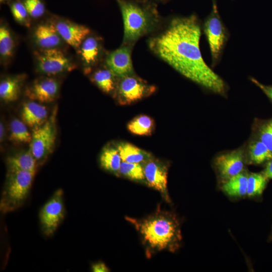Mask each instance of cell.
<instances>
[{
    "mask_svg": "<svg viewBox=\"0 0 272 272\" xmlns=\"http://www.w3.org/2000/svg\"><path fill=\"white\" fill-rule=\"evenodd\" d=\"M5 126L3 122L0 123V141L1 142H3L5 138Z\"/></svg>",
    "mask_w": 272,
    "mask_h": 272,
    "instance_id": "d590c367",
    "label": "cell"
},
{
    "mask_svg": "<svg viewBox=\"0 0 272 272\" xmlns=\"http://www.w3.org/2000/svg\"><path fill=\"white\" fill-rule=\"evenodd\" d=\"M131 47L130 46L123 45L110 52L106 57V66L118 78L133 74Z\"/></svg>",
    "mask_w": 272,
    "mask_h": 272,
    "instance_id": "7c38bea8",
    "label": "cell"
},
{
    "mask_svg": "<svg viewBox=\"0 0 272 272\" xmlns=\"http://www.w3.org/2000/svg\"><path fill=\"white\" fill-rule=\"evenodd\" d=\"M10 9L14 19L18 23L27 27L30 26V17L23 2L19 0L13 2Z\"/></svg>",
    "mask_w": 272,
    "mask_h": 272,
    "instance_id": "f546056e",
    "label": "cell"
},
{
    "mask_svg": "<svg viewBox=\"0 0 272 272\" xmlns=\"http://www.w3.org/2000/svg\"><path fill=\"white\" fill-rule=\"evenodd\" d=\"M118 78L107 66L98 69L92 75V80L104 92L115 94Z\"/></svg>",
    "mask_w": 272,
    "mask_h": 272,
    "instance_id": "7402d4cb",
    "label": "cell"
},
{
    "mask_svg": "<svg viewBox=\"0 0 272 272\" xmlns=\"http://www.w3.org/2000/svg\"><path fill=\"white\" fill-rule=\"evenodd\" d=\"M63 195L61 189L56 190L39 212L41 229L45 236L53 235L64 218L65 209Z\"/></svg>",
    "mask_w": 272,
    "mask_h": 272,
    "instance_id": "9c48e42d",
    "label": "cell"
},
{
    "mask_svg": "<svg viewBox=\"0 0 272 272\" xmlns=\"http://www.w3.org/2000/svg\"><path fill=\"white\" fill-rule=\"evenodd\" d=\"M248 176L243 173L231 177L223 184L222 189L231 196H241L247 193Z\"/></svg>",
    "mask_w": 272,
    "mask_h": 272,
    "instance_id": "cb8c5ba5",
    "label": "cell"
},
{
    "mask_svg": "<svg viewBox=\"0 0 272 272\" xmlns=\"http://www.w3.org/2000/svg\"><path fill=\"white\" fill-rule=\"evenodd\" d=\"M79 49V54L86 73L99 62L102 52V47L99 38L87 36L82 43Z\"/></svg>",
    "mask_w": 272,
    "mask_h": 272,
    "instance_id": "2e32d148",
    "label": "cell"
},
{
    "mask_svg": "<svg viewBox=\"0 0 272 272\" xmlns=\"http://www.w3.org/2000/svg\"><path fill=\"white\" fill-rule=\"evenodd\" d=\"M146 184L158 190L163 198L170 202L167 191L168 167L164 162L153 157L142 164Z\"/></svg>",
    "mask_w": 272,
    "mask_h": 272,
    "instance_id": "30bf717a",
    "label": "cell"
},
{
    "mask_svg": "<svg viewBox=\"0 0 272 272\" xmlns=\"http://www.w3.org/2000/svg\"><path fill=\"white\" fill-rule=\"evenodd\" d=\"M5 1V0H0V2H1V3H3V2H4Z\"/></svg>",
    "mask_w": 272,
    "mask_h": 272,
    "instance_id": "8d00e7d4",
    "label": "cell"
},
{
    "mask_svg": "<svg viewBox=\"0 0 272 272\" xmlns=\"http://www.w3.org/2000/svg\"><path fill=\"white\" fill-rule=\"evenodd\" d=\"M53 23L63 41L77 50L90 33L87 27L67 20L60 19Z\"/></svg>",
    "mask_w": 272,
    "mask_h": 272,
    "instance_id": "4fadbf2b",
    "label": "cell"
},
{
    "mask_svg": "<svg viewBox=\"0 0 272 272\" xmlns=\"http://www.w3.org/2000/svg\"><path fill=\"white\" fill-rule=\"evenodd\" d=\"M119 176L131 180L146 184L143 166L141 164L122 161L119 168Z\"/></svg>",
    "mask_w": 272,
    "mask_h": 272,
    "instance_id": "4316f807",
    "label": "cell"
},
{
    "mask_svg": "<svg viewBox=\"0 0 272 272\" xmlns=\"http://www.w3.org/2000/svg\"><path fill=\"white\" fill-rule=\"evenodd\" d=\"M212 1V11L205 19L203 30L210 47L212 65L215 66L221 60L229 33L220 16L216 1Z\"/></svg>",
    "mask_w": 272,
    "mask_h": 272,
    "instance_id": "5b68a950",
    "label": "cell"
},
{
    "mask_svg": "<svg viewBox=\"0 0 272 272\" xmlns=\"http://www.w3.org/2000/svg\"><path fill=\"white\" fill-rule=\"evenodd\" d=\"M201 27L195 15L176 17L151 38V50L185 78L213 93L225 95V81L206 63L199 48Z\"/></svg>",
    "mask_w": 272,
    "mask_h": 272,
    "instance_id": "6da1fadb",
    "label": "cell"
},
{
    "mask_svg": "<svg viewBox=\"0 0 272 272\" xmlns=\"http://www.w3.org/2000/svg\"><path fill=\"white\" fill-rule=\"evenodd\" d=\"M124 27L123 45L132 46L160 24L157 5L149 0H117Z\"/></svg>",
    "mask_w": 272,
    "mask_h": 272,
    "instance_id": "3957f363",
    "label": "cell"
},
{
    "mask_svg": "<svg viewBox=\"0 0 272 272\" xmlns=\"http://www.w3.org/2000/svg\"><path fill=\"white\" fill-rule=\"evenodd\" d=\"M8 170H20L35 173L38 165L29 150L22 151L7 159Z\"/></svg>",
    "mask_w": 272,
    "mask_h": 272,
    "instance_id": "ffe728a7",
    "label": "cell"
},
{
    "mask_svg": "<svg viewBox=\"0 0 272 272\" xmlns=\"http://www.w3.org/2000/svg\"><path fill=\"white\" fill-rule=\"evenodd\" d=\"M34 54L37 72L47 76L71 72L76 67L72 60L59 48L38 49Z\"/></svg>",
    "mask_w": 272,
    "mask_h": 272,
    "instance_id": "52a82bcc",
    "label": "cell"
},
{
    "mask_svg": "<svg viewBox=\"0 0 272 272\" xmlns=\"http://www.w3.org/2000/svg\"><path fill=\"white\" fill-rule=\"evenodd\" d=\"M125 219L139 232L147 257L165 250L174 252L179 248L181 240L180 225L172 213L162 210L158 206L156 211L145 218Z\"/></svg>",
    "mask_w": 272,
    "mask_h": 272,
    "instance_id": "7a4b0ae2",
    "label": "cell"
},
{
    "mask_svg": "<svg viewBox=\"0 0 272 272\" xmlns=\"http://www.w3.org/2000/svg\"><path fill=\"white\" fill-rule=\"evenodd\" d=\"M116 147L122 161L142 164L153 157L150 153L127 142H120Z\"/></svg>",
    "mask_w": 272,
    "mask_h": 272,
    "instance_id": "d6986e66",
    "label": "cell"
},
{
    "mask_svg": "<svg viewBox=\"0 0 272 272\" xmlns=\"http://www.w3.org/2000/svg\"><path fill=\"white\" fill-rule=\"evenodd\" d=\"M262 173L267 179H272V160L267 163Z\"/></svg>",
    "mask_w": 272,
    "mask_h": 272,
    "instance_id": "e575fe53",
    "label": "cell"
},
{
    "mask_svg": "<svg viewBox=\"0 0 272 272\" xmlns=\"http://www.w3.org/2000/svg\"><path fill=\"white\" fill-rule=\"evenodd\" d=\"M16 47L14 37L9 28L5 25L0 27V56L3 62L6 63L12 57Z\"/></svg>",
    "mask_w": 272,
    "mask_h": 272,
    "instance_id": "603a6c76",
    "label": "cell"
},
{
    "mask_svg": "<svg viewBox=\"0 0 272 272\" xmlns=\"http://www.w3.org/2000/svg\"><path fill=\"white\" fill-rule=\"evenodd\" d=\"M32 39L39 49L59 48L64 42L53 22H44L38 25L32 33Z\"/></svg>",
    "mask_w": 272,
    "mask_h": 272,
    "instance_id": "9a60e30c",
    "label": "cell"
},
{
    "mask_svg": "<svg viewBox=\"0 0 272 272\" xmlns=\"http://www.w3.org/2000/svg\"><path fill=\"white\" fill-rule=\"evenodd\" d=\"M23 3L31 18L37 19L44 15L45 8L41 0H24Z\"/></svg>",
    "mask_w": 272,
    "mask_h": 272,
    "instance_id": "4dcf8cb0",
    "label": "cell"
},
{
    "mask_svg": "<svg viewBox=\"0 0 272 272\" xmlns=\"http://www.w3.org/2000/svg\"><path fill=\"white\" fill-rule=\"evenodd\" d=\"M9 140L15 144L30 143L32 133L28 130L27 124L18 118L13 119L10 123Z\"/></svg>",
    "mask_w": 272,
    "mask_h": 272,
    "instance_id": "d4e9b609",
    "label": "cell"
},
{
    "mask_svg": "<svg viewBox=\"0 0 272 272\" xmlns=\"http://www.w3.org/2000/svg\"><path fill=\"white\" fill-rule=\"evenodd\" d=\"M215 165L220 176L226 180L240 173L244 166V156L241 149L221 154L216 157Z\"/></svg>",
    "mask_w": 272,
    "mask_h": 272,
    "instance_id": "5bb4252c",
    "label": "cell"
},
{
    "mask_svg": "<svg viewBox=\"0 0 272 272\" xmlns=\"http://www.w3.org/2000/svg\"><path fill=\"white\" fill-rule=\"evenodd\" d=\"M153 119L147 115H140L134 117L127 125V129L138 135H151L154 129Z\"/></svg>",
    "mask_w": 272,
    "mask_h": 272,
    "instance_id": "484cf974",
    "label": "cell"
},
{
    "mask_svg": "<svg viewBox=\"0 0 272 272\" xmlns=\"http://www.w3.org/2000/svg\"><path fill=\"white\" fill-rule=\"evenodd\" d=\"M35 173L24 170H8L0 202L2 212H11L22 206L29 194Z\"/></svg>",
    "mask_w": 272,
    "mask_h": 272,
    "instance_id": "277c9868",
    "label": "cell"
},
{
    "mask_svg": "<svg viewBox=\"0 0 272 272\" xmlns=\"http://www.w3.org/2000/svg\"><path fill=\"white\" fill-rule=\"evenodd\" d=\"M156 87L131 74L118 78L115 96L118 103L129 105L152 94Z\"/></svg>",
    "mask_w": 272,
    "mask_h": 272,
    "instance_id": "ba28073f",
    "label": "cell"
},
{
    "mask_svg": "<svg viewBox=\"0 0 272 272\" xmlns=\"http://www.w3.org/2000/svg\"><path fill=\"white\" fill-rule=\"evenodd\" d=\"M48 113L44 105L30 100L24 102L21 110L22 120L27 126L34 128L44 123L48 119Z\"/></svg>",
    "mask_w": 272,
    "mask_h": 272,
    "instance_id": "e0dca14e",
    "label": "cell"
},
{
    "mask_svg": "<svg viewBox=\"0 0 272 272\" xmlns=\"http://www.w3.org/2000/svg\"><path fill=\"white\" fill-rule=\"evenodd\" d=\"M60 89L58 81L51 76L37 78L28 85L25 96L31 100L40 103H50L58 97Z\"/></svg>",
    "mask_w": 272,
    "mask_h": 272,
    "instance_id": "8fae6325",
    "label": "cell"
},
{
    "mask_svg": "<svg viewBox=\"0 0 272 272\" xmlns=\"http://www.w3.org/2000/svg\"><path fill=\"white\" fill-rule=\"evenodd\" d=\"M267 179L262 173L250 174L248 176L246 194L250 196L262 194L265 188Z\"/></svg>",
    "mask_w": 272,
    "mask_h": 272,
    "instance_id": "f1b7e54d",
    "label": "cell"
},
{
    "mask_svg": "<svg viewBox=\"0 0 272 272\" xmlns=\"http://www.w3.org/2000/svg\"><path fill=\"white\" fill-rule=\"evenodd\" d=\"M259 134L260 141L272 151V120L261 126Z\"/></svg>",
    "mask_w": 272,
    "mask_h": 272,
    "instance_id": "1f68e13d",
    "label": "cell"
},
{
    "mask_svg": "<svg viewBox=\"0 0 272 272\" xmlns=\"http://www.w3.org/2000/svg\"><path fill=\"white\" fill-rule=\"evenodd\" d=\"M122 160L116 146H108L104 147L99 157L101 167L105 170L119 176V168Z\"/></svg>",
    "mask_w": 272,
    "mask_h": 272,
    "instance_id": "44dd1931",
    "label": "cell"
},
{
    "mask_svg": "<svg viewBox=\"0 0 272 272\" xmlns=\"http://www.w3.org/2000/svg\"><path fill=\"white\" fill-rule=\"evenodd\" d=\"M91 269L94 272H108L110 271L105 264L101 261L93 263L91 266Z\"/></svg>",
    "mask_w": 272,
    "mask_h": 272,
    "instance_id": "836d02e7",
    "label": "cell"
},
{
    "mask_svg": "<svg viewBox=\"0 0 272 272\" xmlns=\"http://www.w3.org/2000/svg\"><path fill=\"white\" fill-rule=\"evenodd\" d=\"M56 110L42 125L32 129L29 150L37 163H42L52 152L56 138Z\"/></svg>",
    "mask_w": 272,
    "mask_h": 272,
    "instance_id": "8992f818",
    "label": "cell"
},
{
    "mask_svg": "<svg viewBox=\"0 0 272 272\" xmlns=\"http://www.w3.org/2000/svg\"><path fill=\"white\" fill-rule=\"evenodd\" d=\"M249 154L251 161L256 164L272 159V151L260 141L250 145Z\"/></svg>",
    "mask_w": 272,
    "mask_h": 272,
    "instance_id": "83f0119b",
    "label": "cell"
},
{
    "mask_svg": "<svg viewBox=\"0 0 272 272\" xmlns=\"http://www.w3.org/2000/svg\"><path fill=\"white\" fill-rule=\"evenodd\" d=\"M26 78L25 74L11 76L3 78L0 82V98L5 103L16 101Z\"/></svg>",
    "mask_w": 272,
    "mask_h": 272,
    "instance_id": "ac0fdd59",
    "label": "cell"
},
{
    "mask_svg": "<svg viewBox=\"0 0 272 272\" xmlns=\"http://www.w3.org/2000/svg\"><path fill=\"white\" fill-rule=\"evenodd\" d=\"M251 82L259 87L272 101V86L264 85L254 78H250Z\"/></svg>",
    "mask_w": 272,
    "mask_h": 272,
    "instance_id": "d6a6232c",
    "label": "cell"
},
{
    "mask_svg": "<svg viewBox=\"0 0 272 272\" xmlns=\"http://www.w3.org/2000/svg\"><path fill=\"white\" fill-rule=\"evenodd\" d=\"M270 238H272V233H271V234Z\"/></svg>",
    "mask_w": 272,
    "mask_h": 272,
    "instance_id": "74e56055",
    "label": "cell"
}]
</instances>
